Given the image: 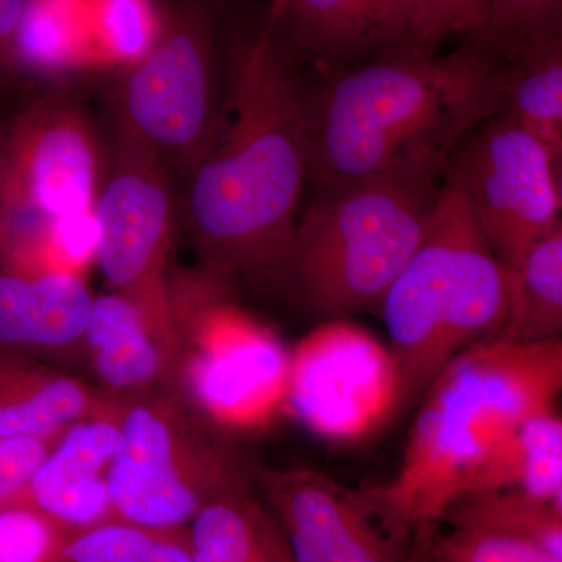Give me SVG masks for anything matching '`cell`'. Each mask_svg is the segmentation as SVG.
I'll use <instances>...</instances> for the list:
<instances>
[{
  "instance_id": "obj_1",
  "label": "cell",
  "mask_w": 562,
  "mask_h": 562,
  "mask_svg": "<svg viewBox=\"0 0 562 562\" xmlns=\"http://www.w3.org/2000/svg\"><path fill=\"white\" fill-rule=\"evenodd\" d=\"M312 90L271 33L239 52L235 120L190 192L202 272L227 286L279 288L312 172Z\"/></svg>"
},
{
  "instance_id": "obj_2",
  "label": "cell",
  "mask_w": 562,
  "mask_h": 562,
  "mask_svg": "<svg viewBox=\"0 0 562 562\" xmlns=\"http://www.w3.org/2000/svg\"><path fill=\"white\" fill-rule=\"evenodd\" d=\"M312 90L316 190L392 172L441 177L461 140L501 113L492 52H382Z\"/></svg>"
},
{
  "instance_id": "obj_3",
  "label": "cell",
  "mask_w": 562,
  "mask_h": 562,
  "mask_svg": "<svg viewBox=\"0 0 562 562\" xmlns=\"http://www.w3.org/2000/svg\"><path fill=\"white\" fill-rule=\"evenodd\" d=\"M561 387L562 341L472 344L424 392L395 475L355 492L358 501L397 542L431 536L509 436L554 408Z\"/></svg>"
},
{
  "instance_id": "obj_4",
  "label": "cell",
  "mask_w": 562,
  "mask_h": 562,
  "mask_svg": "<svg viewBox=\"0 0 562 562\" xmlns=\"http://www.w3.org/2000/svg\"><path fill=\"white\" fill-rule=\"evenodd\" d=\"M508 303V272L471 205L443 181L419 246L384 295L397 412L472 344L497 335Z\"/></svg>"
},
{
  "instance_id": "obj_5",
  "label": "cell",
  "mask_w": 562,
  "mask_h": 562,
  "mask_svg": "<svg viewBox=\"0 0 562 562\" xmlns=\"http://www.w3.org/2000/svg\"><path fill=\"white\" fill-rule=\"evenodd\" d=\"M438 179L392 172L317 190L292 232L279 288L330 321L380 312L424 236Z\"/></svg>"
},
{
  "instance_id": "obj_6",
  "label": "cell",
  "mask_w": 562,
  "mask_h": 562,
  "mask_svg": "<svg viewBox=\"0 0 562 562\" xmlns=\"http://www.w3.org/2000/svg\"><path fill=\"white\" fill-rule=\"evenodd\" d=\"M250 464L179 391L125 397L109 469L114 519L183 530L211 502L250 490Z\"/></svg>"
},
{
  "instance_id": "obj_7",
  "label": "cell",
  "mask_w": 562,
  "mask_h": 562,
  "mask_svg": "<svg viewBox=\"0 0 562 562\" xmlns=\"http://www.w3.org/2000/svg\"><path fill=\"white\" fill-rule=\"evenodd\" d=\"M228 288L205 272L184 281L181 292L172 288L177 391L222 432L271 419L286 403L290 369L277 336L233 305Z\"/></svg>"
},
{
  "instance_id": "obj_8",
  "label": "cell",
  "mask_w": 562,
  "mask_h": 562,
  "mask_svg": "<svg viewBox=\"0 0 562 562\" xmlns=\"http://www.w3.org/2000/svg\"><path fill=\"white\" fill-rule=\"evenodd\" d=\"M561 155L498 113L469 133L446 180L471 205L505 268L561 222Z\"/></svg>"
},
{
  "instance_id": "obj_9",
  "label": "cell",
  "mask_w": 562,
  "mask_h": 562,
  "mask_svg": "<svg viewBox=\"0 0 562 562\" xmlns=\"http://www.w3.org/2000/svg\"><path fill=\"white\" fill-rule=\"evenodd\" d=\"M95 258L114 292L136 306L158 344L177 386L179 336L168 277L171 206L151 173L114 176L94 210Z\"/></svg>"
},
{
  "instance_id": "obj_10",
  "label": "cell",
  "mask_w": 562,
  "mask_h": 562,
  "mask_svg": "<svg viewBox=\"0 0 562 562\" xmlns=\"http://www.w3.org/2000/svg\"><path fill=\"white\" fill-rule=\"evenodd\" d=\"M382 350L350 322H328L290 355L286 405L306 427L333 439L371 430L398 413L394 368Z\"/></svg>"
},
{
  "instance_id": "obj_11",
  "label": "cell",
  "mask_w": 562,
  "mask_h": 562,
  "mask_svg": "<svg viewBox=\"0 0 562 562\" xmlns=\"http://www.w3.org/2000/svg\"><path fill=\"white\" fill-rule=\"evenodd\" d=\"M292 562H405L409 550L372 522L353 491L310 469L250 464Z\"/></svg>"
},
{
  "instance_id": "obj_12",
  "label": "cell",
  "mask_w": 562,
  "mask_h": 562,
  "mask_svg": "<svg viewBox=\"0 0 562 562\" xmlns=\"http://www.w3.org/2000/svg\"><path fill=\"white\" fill-rule=\"evenodd\" d=\"M209 22L192 18L151 47L127 88V111L144 138L192 150L211 138L216 74Z\"/></svg>"
},
{
  "instance_id": "obj_13",
  "label": "cell",
  "mask_w": 562,
  "mask_h": 562,
  "mask_svg": "<svg viewBox=\"0 0 562 562\" xmlns=\"http://www.w3.org/2000/svg\"><path fill=\"white\" fill-rule=\"evenodd\" d=\"M122 406L124 398L105 394L98 412L66 428L9 506L35 509L69 535L116 520L109 469Z\"/></svg>"
},
{
  "instance_id": "obj_14",
  "label": "cell",
  "mask_w": 562,
  "mask_h": 562,
  "mask_svg": "<svg viewBox=\"0 0 562 562\" xmlns=\"http://www.w3.org/2000/svg\"><path fill=\"white\" fill-rule=\"evenodd\" d=\"M92 301L79 273L0 269V351L41 361L85 353Z\"/></svg>"
},
{
  "instance_id": "obj_15",
  "label": "cell",
  "mask_w": 562,
  "mask_h": 562,
  "mask_svg": "<svg viewBox=\"0 0 562 562\" xmlns=\"http://www.w3.org/2000/svg\"><path fill=\"white\" fill-rule=\"evenodd\" d=\"M22 144L11 173L14 202L24 203L33 221L69 220L91 211L94 158L90 143L72 124L47 125Z\"/></svg>"
},
{
  "instance_id": "obj_16",
  "label": "cell",
  "mask_w": 562,
  "mask_h": 562,
  "mask_svg": "<svg viewBox=\"0 0 562 562\" xmlns=\"http://www.w3.org/2000/svg\"><path fill=\"white\" fill-rule=\"evenodd\" d=\"M105 392L36 358L0 351V439L60 432L98 412Z\"/></svg>"
},
{
  "instance_id": "obj_17",
  "label": "cell",
  "mask_w": 562,
  "mask_h": 562,
  "mask_svg": "<svg viewBox=\"0 0 562 562\" xmlns=\"http://www.w3.org/2000/svg\"><path fill=\"white\" fill-rule=\"evenodd\" d=\"M85 353L105 394L125 398L160 386L176 390L165 355L143 316L116 292L92 301Z\"/></svg>"
},
{
  "instance_id": "obj_18",
  "label": "cell",
  "mask_w": 562,
  "mask_h": 562,
  "mask_svg": "<svg viewBox=\"0 0 562 562\" xmlns=\"http://www.w3.org/2000/svg\"><path fill=\"white\" fill-rule=\"evenodd\" d=\"M501 114L562 157V33L498 58Z\"/></svg>"
},
{
  "instance_id": "obj_19",
  "label": "cell",
  "mask_w": 562,
  "mask_h": 562,
  "mask_svg": "<svg viewBox=\"0 0 562 562\" xmlns=\"http://www.w3.org/2000/svg\"><path fill=\"white\" fill-rule=\"evenodd\" d=\"M508 303L497 335L520 344L561 341L562 224L506 268Z\"/></svg>"
},
{
  "instance_id": "obj_20",
  "label": "cell",
  "mask_w": 562,
  "mask_h": 562,
  "mask_svg": "<svg viewBox=\"0 0 562 562\" xmlns=\"http://www.w3.org/2000/svg\"><path fill=\"white\" fill-rule=\"evenodd\" d=\"M191 562H281L286 542L251 490L206 505L188 525Z\"/></svg>"
},
{
  "instance_id": "obj_21",
  "label": "cell",
  "mask_w": 562,
  "mask_h": 562,
  "mask_svg": "<svg viewBox=\"0 0 562 562\" xmlns=\"http://www.w3.org/2000/svg\"><path fill=\"white\" fill-rule=\"evenodd\" d=\"M498 490L524 491L562 509V420L557 409L524 422L487 462L471 494Z\"/></svg>"
},
{
  "instance_id": "obj_22",
  "label": "cell",
  "mask_w": 562,
  "mask_h": 562,
  "mask_svg": "<svg viewBox=\"0 0 562 562\" xmlns=\"http://www.w3.org/2000/svg\"><path fill=\"white\" fill-rule=\"evenodd\" d=\"M283 13L299 49L317 60L346 65L384 52L369 0H291Z\"/></svg>"
},
{
  "instance_id": "obj_23",
  "label": "cell",
  "mask_w": 562,
  "mask_h": 562,
  "mask_svg": "<svg viewBox=\"0 0 562 562\" xmlns=\"http://www.w3.org/2000/svg\"><path fill=\"white\" fill-rule=\"evenodd\" d=\"M452 530L492 532L539 547L562 560V509L519 490L476 492L447 509Z\"/></svg>"
},
{
  "instance_id": "obj_24",
  "label": "cell",
  "mask_w": 562,
  "mask_h": 562,
  "mask_svg": "<svg viewBox=\"0 0 562 562\" xmlns=\"http://www.w3.org/2000/svg\"><path fill=\"white\" fill-rule=\"evenodd\" d=\"M90 0H25L14 49L25 61L38 66H61L94 54Z\"/></svg>"
},
{
  "instance_id": "obj_25",
  "label": "cell",
  "mask_w": 562,
  "mask_h": 562,
  "mask_svg": "<svg viewBox=\"0 0 562 562\" xmlns=\"http://www.w3.org/2000/svg\"><path fill=\"white\" fill-rule=\"evenodd\" d=\"M60 562H191L188 528L155 530L110 520L70 532Z\"/></svg>"
},
{
  "instance_id": "obj_26",
  "label": "cell",
  "mask_w": 562,
  "mask_h": 562,
  "mask_svg": "<svg viewBox=\"0 0 562 562\" xmlns=\"http://www.w3.org/2000/svg\"><path fill=\"white\" fill-rule=\"evenodd\" d=\"M562 32V0H480L468 40L503 58L541 36Z\"/></svg>"
},
{
  "instance_id": "obj_27",
  "label": "cell",
  "mask_w": 562,
  "mask_h": 562,
  "mask_svg": "<svg viewBox=\"0 0 562 562\" xmlns=\"http://www.w3.org/2000/svg\"><path fill=\"white\" fill-rule=\"evenodd\" d=\"M88 13L94 54L136 60L157 44V20L149 0H90Z\"/></svg>"
},
{
  "instance_id": "obj_28",
  "label": "cell",
  "mask_w": 562,
  "mask_h": 562,
  "mask_svg": "<svg viewBox=\"0 0 562 562\" xmlns=\"http://www.w3.org/2000/svg\"><path fill=\"white\" fill-rule=\"evenodd\" d=\"M68 536L27 506L0 509V562H60Z\"/></svg>"
},
{
  "instance_id": "obj_29",
  "label": "cell",
  "mask_w": 562,
  "mask_h": 562,
  "mask_svg": "<svg viewBox=\"0 0 562 562\" xmlns=\"http://www.w3.org/2000/svg\"><path fill=\"white\" fill-rule=\"evenodd\" d=\"M430 554L435 562H562L532 543L471 530L432 532Z\"/></svg>"
},
{
  "instance_id": "obj_30",
  "label": "cell",
  "mask_w": 562,
  "mask_h": 562,
  "mask_svg": "<svg viewBox=\"0 0 562 562\" xmlns=\"http://www.w3.org/2000/svg\"><path fill=\"white\" fill-rule=\"evenodd\" d=\"M63 431L40 438L0 439V509L20 494Z\"/></svg>"
},
{
  "instance_id": "obj_31",
  "label": "cell",
  "mask_w": 562,
  "mask_h": 562,
  "mask_svg": "<svg viewBox=\"0 0 562 562\" xmlns=\"http://www.w3.org/2000/svg\"><path fill=\"white\" fill-rule=\"evenodd\" d=\"M417 46L435 50L447 36L464 35L480 0H417Z\"/></svg>"
},
{
  "instance_id": "obj_32",
  "label": "cell",
  "mask_w": 562,
  "mask_h": 562,
  "mask_svg": "<svg viewBox=\"0 0 562 562\" xmlns=\"http://www.w3.org/2000/svg\"><path fill=\"white\" fill-rule=\"evenodd\" d=\"M384 52L419 47L416 41L417 0H369Z\"/></svg>"
},
{
  "instance_id": "obj_33",
  "label": "cell",
  "mask_w": 562,
  "mask_h": 562,
  "mask_svg": "<svg viewBox=\"0 0 562 562\" xmlns=\"http://www.w3.org/2000/svg\"><path fill=\"white\" fill-rule=\"evenodd\" d=\"M25 0H0V43L13 40Z\"/></svg>"
},
{
  "instance_id": "obj_34",
  "label": "cell",
  "mask_w": 562,
  "mask_h": 562,
  "mask_svg": "<svg viewBox=\"0 0 562 562\" xmlns=\"http://www.w3.org/2000/svg\"><path fill=\"white\" fill-rule=\"evenodd\" d=\"M425 538L414 539V546L412 550H409L408 558H406L405 562H419V554L422 549V543H424Z\"/></svg>"
},
{
  "instance_id": "obj_35",
  "label": "cell",
  "mask_w": 562,
  "mask_h": 562,
  "mask_svg": "<svg viewBox=\"0 0 562 562\" xmlns=\"http://www.w3.org/2000/svg\"><path fill=\"white\" fill-rule=\"evenodd\" d=\"M430 538H431V536H430ZM430 538H425L424 543H422L419 562H435V561H432V558L430 554Z\"/></svg>"
},
{
  "instance_id": "obj_36",
  "label": "cell",
  "mask_w": 562,
  "mask_h": 562,
  "mask_svg": "<svg viewBox=\"0 0 562 562\" xmlns=\"http://www.w3.org/2000/svg\"><path fill=\"white\" fill-rule=\"evenodd\" d=\"M290 2L291 0H273V3H276V13L280 14L281 11L284 10V7H286Z\"/></svg>"
},
{
  "instance_id": "obj_37",
  "label": "cell",
  "mask_w": 562,
  "mask_h": 562,
  "mask_svg": "<svg viewBox=\"0 0 562 562\" xmlns=\"http://www.w3.org/2000/svg\"><path fill=\"white\" fill-rule=\"evenodd\" d=\"M281 562H292L290 552L284 554L283 561H281Z\"/></svg>"
}]
</instances>
